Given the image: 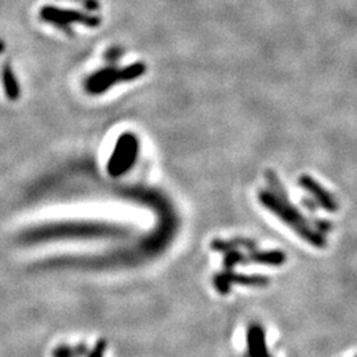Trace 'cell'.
Listing matches in <instances>:
<instances>
[{"instance_id":"cell-7","label":"cell","mask_w":357,"mask_h":357,"mask_svg":"<svg viewBox=\"0 0 357 357\" xmlns=\"http://www.w3.org/2000/svg\"><path fill=\"white\" fill-rule=\"evenodd\" d=\"M250 348H251V354L254 357H269L266 348H264L262 330L260 327L254 328L250 332Z\"/></svg>"},{"instance_id":"cell-9","label":"cell","mask_w":357,"mask_h":357,"mask_svg":"<svg viewBox=\"0 0 357 357\" xmlns=\"http://www.w3.org/2000/svg\"><path fill=\"white\" fill-rule=\"evenodd\" d=\"M121 51L118 49V48H113V49H110L109 51V53H108V60L109 61H115L118 57L121 56Z\"/></svg>"},{"instance_id":"cell-5","label":"cell","mask_w":357,"mask_h":357,"mask_svg":"<svg viewBox=\"0 0 357 357\" xmlns=\"http://www.w3.org/2000/svg\"><path fill=\"white\" fill-rule=\"evenodd\" d=\"M299 183H301V188H304L308 193H311L312 197L317 200V203L323 209H325L328 212H336L338 210V201L335 200V197L321 184H319L315 179L304 175L299 179Z\"/></svg>"},{"instance_id":"cell-4","label":"cell","mask_w":357,"mask_h":357,"mask_svg":"<svg viewBox=\"0 0 357 357\" xmlns=\"http://www.w3.org/2000/svg\"><path fill=\"white\" fill-rule=\"evenodd\" d=\"M118 82H122L121 69L109 66L97 72L88 79L86 90L92 95H101Z\"/></svg>"},{"instance_id":"cell-2","label":"cell","mask_w":357,"mask_h":357,"mask_svg":"<svg viewBox=\"0 0 357 357\" xmlns=\"http://www.w3.org/2000/svg\"><path fill=\"white\" fill-rule=\"evenodd\" d=\"M40 18L47 23H51L53 25H56L57 28L62 29V31H68L69 29V24L71 23H78V24H84L88 25L90 28H95L97 25L101 24V19L89 15V14H84L79 11H73V10H62V8H57V7H42L40 11Z\"/></svg>"},{"instance_id":"cell-1","label":"cell","mask_w":357,"mask_h":357,"mask_svg":"<svg viewBox=\"0 0 357 357\" xmlns=\"http://www.w3.org/2000/svg\"><path fill=\"white\" fill-rule=\"evenodd\" d=\"M261 201L271 212H274L277 216H280L287 225L291 226L298 234H301L307 243H310L317 247H323L325 245V240L321 236V233L308 225L301 213L293 206H290V203L284 197L283 190H281V195H278V196L273 195L270 192H262Z\"/></svg>"},{"instance_id":"cell-8","label":"cell","mask_w":357,"mask_h":357,"mask_svg":"<svg viewBox=\"0 0 357 357\" xmlns=\"http://www.w3.org/2000/svg\"><path fill=\"white\" fill-rule=\"evenodd\" d=\"M145 72H146V65L143 62H135L132 65L121 69L122 81H132V79L145 75Z\"/></svg>"},{"instance_id":"cell-6","label":"cell","mask_w":357,"mask_h":357,"mask_svg":"<svg viewBox=\"0 0 357 357\" xmlns=\"http://www.w3.org/2000/svg\"><path fill=\"white\" fill-rule=\"evenodd\" d=\"M3 84L5 89V95L11 99H16L20 95L19 84L16 81V77L14 75L11 66L8 64L4 65L3 68Z\"/></svg>"},{"instance_id":"cell-3","label":"cell","mask_w":357,"mask_h":357,"mask_svg":"<svg viewBox=\"0 0 357 357\" xmlns=\"http://www.w3.org/2000/svg\"><path fill=\"white\" fill-rule=\"evenodd\" d=\"M139 142L135 135L123 134L114 149L113 156L109 162V171L113 176L122 175L132 167L138 156Z\"/></svg>"}]
</instances>
